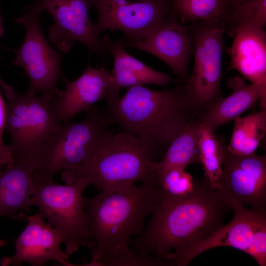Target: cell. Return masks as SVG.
I'll return each mask as SVG.
<instances>
[{
    "instance_id": "1",
    "label": "cell",
    "mask_w": 266,
    "mask_h": 266,
    "mask_svg": "<svg viewBox=\"0 0 266 266\" xmlns=\"http://www.w3.org/2000/svg\"><path fill=\"white\" fill-rule=\"evenodd\" d=\"M155 178L121 189L84 197L88 218L91 262L85 266H154L151 259L133 252V236L142 233L145 218L161 204Z\"/></svg>"
},
{
    "instance_id": "2",
    "label": "cell",
    "mask_w": 266,
    "mask_h": 266,
    "mask_svg": "<svg viewBox=\"0 0 266 266\" xmlns=\"http://www.w3.org/2000/svg\"><path fill=\"white\" fill-rule=\"evenodd\" d=\"M232 199L213 188L204 177L194 179L192 193L185 199L160 205L152 214L144 232L133 239V252L162 264L206 239L224 225Z\"/></svg>"
},
{
    "instance_id": "3",
    "label": "cell",
    "mask_w": 266,
    "mask_h": 266,
    "mask_svg": "<svg viewBox=\"0 0 266 266\" xmlns=\"http://www.w3.org/2000/svg\"><path fill=\"white\" fill-rule=\"evenodd\" d=\"M107 106L111 121L141 139L153 152L157 147H168L198 114L184 85L162 91L131 87Z\"/></svg>"
},
{
    "instance_id": "4",
    "label": "cell",
    "mask_w": 266,
    "mask_h": 266,
    "mask_svg": "<svg viewBox=\"0 0 266 266\" xmlns=\"http://www.w3.org/2000/svg\"><path fill=\"white\" fill-rule=\"evenodd\" d=\"M153 152L141 139L127 132L106 133L85 165L61 171L66 184L84 180L100 191L123 188L154 178Z\"/></svg>"
},
{
    "instance_id": "5",
    "label": "cell",
    "mask_w": 266,
    "mask_h": 266,
    "mask_svg": "<svg viewBox=\"0 0 266 266\" xmlns=\"http://www.w3.org/2000/svg\"><path fill=\"white\" fill-rule=\"evenodd\" d=\"M6 97L5 130L15 163H33L40 149L63 126L52 111L46 96L17 93L1 79Z\"/></svg>"
},
{
    "instance_id": "6",
    "label": "cell",
    "mask_w": 266,
    "mask_h": 266,
    "mask_svg": "<svg viewBox=\"0 0 266 266\" xmlns=\"http://www.w3.org/2000/svg\"><path fill=\"white\" fill-rule=\"evenodd\" d=\"M78 123L63 125L40 149L33 164L35 183L53 180L58 172L80 167L92 158L107 132L106 121L93 108Z\"/></svg>"
},
{
    "instance_id": "7",
    "label": "cell",
    "mask_w": 266,
    "mask_h": 266,
    "mask_svg": "<svg viewBox=\"0 0 266 266\" xmlns=\"http://www.w3.org/2000/svg\"><path fill=\"white\" fill-rule=\"evenodd\" d=\"M89 186L84 180L65 185L53 180L34 182L32 206H36L47 223L61 234L65 252L69 255L81 246H88V218L83 194Z\"/></svg>"
},
{
    "instance_id": "8",
    "label": "cell",
    "mask_w": 266,
    "mask_h": 266,
    "mask_svg": "<svg viewBox=\"0 0 266 266\" xmlns=\"http://www.w3.org/2000/svg\"><path fill=\"white\" fill-rule=\"evenodd\" d=\"M194 39V64L184 84L198 113L222 97L221 80L225 19L212 18L188 26Z\"/></svg>"
},
{
    "instance_id": "9",
    "label": "cell",
    "mask_w": 266,
    "mask_h": 266,
    "mask_svg": "<svg viewBox=\"0 0 266 266\" xmlns=\"http://www.w3.org/2000/svg\"><path fill=\"white\" fill-rule=\"evenodd\" d=\"M41 12L30 6L29 10L15 20L25 30V37L21 46L13 50L16 55L14 66L23 68L30 85L27 93L40 94L50 98L58 89L57 84L63 77L61 62L63 55L48 43L41 30L39 15Z\"/></svg>"
},
{
    "instance_id": "10",
    "label": "cell",
    "mask_w": 266,
    "mask_h": 266,
    "mask_svg": "<svg viewBox=\"0 0 266 266\" xmlns=\"http://www.w3.org/2000/svg\"><path fill=\"white\" fill-rule=\"evenodd\" d=\"M234 215L208 237L173 258L171 266H187L196 256L211 248L230 246L247 253L260 266L266 265V214L254 211L232 200Z\"/></svg>"
},
{
    "instance_id": "11",
    "label": "cell",
    "mask_w": 266,
    "mask_h": 266,
    "mask_svg": "<svg viewBox=\"0 0 266 266\" xmlns=\"http://www.w3.org/2000/svg\"><path fill=\"white\" fill-rule=\"evenodd\" d=\"M97 9L99 34L119 30L129 43L138 42L159 27L171 10V0H91Z\"/></svg>"
},
{
    "instance_id": "12",
    "label": "cell",
    "mask_w": 266,
    "mask_h": 266,
    "mask_svg": "<svg viewBox=\"0 0 266 266\" xmlns=\"http://www.w3.org/2000/svg\"><path fill=\"white\" fill-rule=\"evenodd\" d=\"M31 6L52 16L54 23L49 28V39L63 53H67L76 42L84 44L90 53H107L89 16L91 0H33Z\"/></svg>"
},
{
    "instance_id": "13",
    "label": "cell",
    "mask_w": 266,
    "mask_h": 266,
    "mask_svg": "<svg viewBox=\"0 0 266 266\" xmlns=\"http://www.w3.org/2000/svg\"><path fill=\"white\" fill-rule=\"evenodd\" d=\"M220 188L227 197L266 214V157L235 155L225 146Z\"/></svg>"
},
{
    "instance_id": "14",
    "label": "cell",
    "mask_w": 266,
    "mask_h": 266,
    "mask_svg": "<svg viewBox=\"0 0 266 266\" xmlns=\"http://www.w3.org/2000/svg\"><path fill=\"white\" fill-rule=\"evenodd\" d=\"M65 89H58L49 100L50 107L64 125L77 114L88 111L96 102L104 100L109 105L120 97L112 88L110 71L92 67L89 64L76 80L68 81L64 76Z\"/></svg>"
},
{
    "instance_id": "15",
    "label": "cell",
    "mask_w": 266,
    "mask_h": 266,
    "mask_svg": "<svg viewBox=\"0 0 266 266\" xmlns=\"http://www.w3.org/2000/svg\"><path fill=\"white\" fill-rule=\"evenodd\" d=\"M18 219L28 223L15 241V252L0 260L2 266H17L28 263L32 266L46 265L51 261L63 266H74L69 261V255L61 248V234L49 225L38 212L26 215L23 212Z\"/></svg>"
},
{
    "instance_id": "16",
    "label": "cell",
    "mask_w": 266,
    "mask_h": 266,
    "mask_svg": "<svg viewBox=\"0 0 266 266\" xmlns=\"http://www.w3.org/2000/svg\"><path fill=\"white\" fill-rule=\"evenodd\" d=\"M125 47L139 49L165 63L179 81L189 77V63L193 53L194 39L188 26L183 25L172 9L164 22L142 40L133 43L125 41Z\"/></svg>"
},
{
    "instance_id": "17",
    "label": "cell",
    "mask_w": 266,
    "mask_h": 266,
    "mask_svg": "<svg viewBox=\"0 0 266 266\" xmlns=\"http://www.w3.org/2000/svg\"><path fill=\"white\" fill-rule=\"evenodd\" d=\"M233 41L227 51L231 68L256 86L260 93L261 110L266 109V32L253 25L237 28L231 36Z\"/></svg>"
},
{
    "instance_id": "18",
    "label": "cell",
    "mask_w": 266,
    "mask_h": 266,
    "mask_svg": "<svg viewBox=\"0 0 266 266\" xmlns=\"http://www.w3.org/2000/svg\"><path fill=\"white\" fill-rule=\"evenodd\" d=\"M100 41L113 59V67L110 71L112 90L117 97L120 96L122 88L144 84L165 86L175 81L169 75L148 66L129 54L125 50L124 37L114 40L104 34Z\"/></svg>"
},
{
    "instance_id": "19",
    "label": "cell",
    "mask_w": 266,
    "mask_h": 266,
    "mask_svg": "<svg viewBox=\"0 0 266 266\" xmlns=\"http://www.w3.org/2000/svg\"><path fill=\"white\" fill-rule=\"evenodd\" d=\"M36 165L30 162L8 163L0 170V217L18 219L17 213H31Z\"/></svg>"
},
{
    "instance_id": "20",
    "label": "cell",
    "mask_w": 266,
    "mask_h": 266,
    "mask_svg": "<svg viewBox=\"0 0 266 266\" xmlns=\"http://www.w3.org/2000/svg\"><path fill=\"white\" fill-rule=\"evenodd\" d=\"M228 87L232 90L228 97L218 99L199 112L197 117L200 123L214 132L230 122L260 101V93L252 84H248L240 76L229 78Z\"/></svg>"
},
{
    "instance_id": "21",
    "label": "cell",
    "mask_w": 266,
    "mask_h": 266,
    "mask_svg": "<svg viewBox=\"0 0 266 266\" xmlns=\"http://www.w3.org/2000/svg\"><path fill=\"white\" fill-rule=\"evenodd\" d=\"M200 124L196 116L173 138L162 160L154 164L155 177L172 168L185 169L190 164H200L198 143Z\"/></svg>"
},
{
    "instance_id": "22",
    "label": "cell",
    "mask_w": 266,
    "mask_h": 266,
    "mask_svg": "<svg viewBox=\"0 0 266 266\" xmlns=\"http://www.w3.org/2000/svg\"><path fill=\"white\" fill-rule=\"evenodd\" d=\"M234 121L228 150L238 155L254 153L266 133V110L243 117L238 116Z\"/></svg>"
},
{
    "instance_id": "23",
    "label": "cell",
    "mask_w": 266,
    "mask_h": 266,
    "mask_svg": "<svg viewBox=\"0 0 266 266\" xmlns=\"http://www.w3.org/2000/svg\"><path fill=\"white\" fill-rule=\"evenodd\" d=\"M198 143L200 164L203 166L204 177L213 188L220 189L225 145L214 132L200 123L198 129Z\"/></svg>"
},
{
    "instance_id": "24",
    "label": "cell",
    "mask_w": 266,
    "mask_h": 266,
    "mask_svg": "<svg viewBox=\"0 0 266 266\" xmlns=\"http://www.w3.org/2000/svg\"><path fill=\"white\" fill-rule=\"evenodd\" d=\"M172 9L182 23H194L223 18L227 12L226 0H171Z\"/></svg>"
},
{
    "instance_id": "25",
    "label": "cell",
    "mask_w": 266,
    "mask_h": 266,
    "mask_svg": "<svg viewBox=\"0 0 266 266\" xmlns=\"http://www.w3.org/2000/svg\"><path fill=\"white\" fill-rule=\"evenodd\" d=\"M155 179L161 193L162 206L169 205L185 199L194 187L192 175L181 168L169 169Z\"/></svg>"
},
{
    "instance_id": "26",
    "label": "cell",
    "mask_w": 266,
    "mask_h": 266,
    "mask_svg": "<svg viewBox=\"0 0 266 266\" xmlns=\"http://www.w3.org/2000/svg\"><path fill=\"white\" fill-rule=\"evenodd\" d=\"M245 25L265 29L266 0H248L236 6L225 19V33L231 36L235 29Z\"/></svg>"
},
{
    "instance_id": "27",
    "label": "cell",
    "mask_w": 266,
    "mask_h": 266,
    "mask_svg": "<svg viewBox=\"0 0 266 266\" xmlns=\"http://www.w3.org/2000/svg\"><path fill=\"white\" fill-rule=\"evenodd\" d=\"M5 102L2 99L0 91V161L4 166L8 163L14 161L8 145L4 144L3 140V133L5 130Z\"/></svg>"
},
{
    "instance_id": "28",
    "label": "cell",
    "mask_w": 266,
    "mask_h": 266,
    "mask_svg": "<svg viewBox=\"0 0 266 266\" xmlns=\"http://www.w3.org/2000/svg\"><path fill=\"white\" fill-rule=\"evenodd\" d=\"M246 0H226L227 3V12L225 18L236 6Z\"/></svg>"
},
{
    "instance_id": "29",
    "label": "cell",
    "mask_w": 266,
    "mask_h": 266,
    "mask_svg": "<svg viewBox=\"0 0 266 266\" xmlns=\"http://www.w3.org/2000/svg\"><path fill=\"white\" fill-rule=\"evenodd\" d=\"M4 31V28L2 25V20L0 13V39Z\"/></svg>"
},
{
    "instance_id": "30",
    "label": "cell",
    "mask_w": 266,
    "mask_h": 266,
    "mask_svg": "<svg viewBox=\"0 0 266 266\" xmlns=\"http://www.w3.org/2000/svg\"><path fill=\"white\" fill-rule=\"evenodd\" d=\"M7 244V242L4 240L0 239V247H1Z\"/></svg>"
},
{
    "instance_id": "31",
    "label": "cell",
    "mask_w": 266,
    "mask_h": 266,
    "mask_svg": "<svg viewBox=\"0 0 266 266\" xmlns=\"http://www.w3.org/2000/svg\"><path fill=\"white\" fill-rule=\"evenodd\" d=\"M4 167L5 166L2 165V164L1 163L0 161V170L3 169Z\"/></svg>"
}]
</instances>
